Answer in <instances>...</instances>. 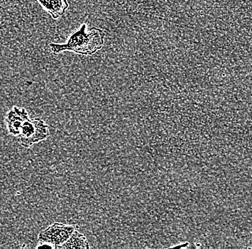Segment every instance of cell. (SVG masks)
Here are the masks:
<instances>
[{"mask_svg": "<svg viewBox=\"0 0 252 249\" xmlns=\"http://www.w3.org/2000/svg\"><path fill=\"white\" fill-rule=\"evenodd\" d=\"M50 136L48 125L39 118L28 119L24 122L18 136V142L21 146L31 148L33 145L45 141Z\"/></svg>", "mask_w": 252, "mask_h": 249, "instance_id": "obj_2", "label": "cell"}, {"mask_svg": "<svg viewBox=\"0 0 252 249\" xmlns=\"http://www.w3.org/2000/svg\"><path fill=\"white\" fill-rule=\"evenodd\" d=\"M29 114L25 108L14 107L6 115L5 121L8 132L17 137L20 134L24 122L29 119Z\"/></svg>", "mask_w": 252, "mask_h": 249, "instance_id": "obj_4", "label": "cell"}, {"mask_svg": "<svg viewBox=\"0 0 252 249\" xmlns=\"http://www.w3.org/2000/svg\"><path fill=\"white\" fill-rule=\"evenodd\" d=\"M75 230H76L75 225L55 223L41 231L38 239L41 242L58 249L68 240Z\"/></svg>", "mask_w": 252, "mask_h": 249, "instance_id": "obj_3", "label": "cell"}, {"mask_svg": "<svg viewBox=\"0 0 252 249\" xmlns=\"http://www.w3.org/2000/svg\"><path fill=\"white\" fill-rule=\"evenodd\" d=\"M54 20L63 16L69 8L67 0H36Z\"/></svg>", "mask_w": 252, "mask_h": 249, "instance_id": "obj_5", "label": "cell"}, {"mask_svg": "<svg viewBox=\"0 0 252 249\" xmlns=\"http://www.w3.org/2000/svg\"><path fill=\"white\" fill-rule=\"evenodd\" d=\"M105 33L100 28H92L88 30L86 23L80 25L69 36L65 42L63 44L50 42V51L58 55L63 52H73L83 56H93L101 50L105 43Z\"/></svg>", "mask_w": 252, "mask_h": 249, "instance_id": "obj_1", "label": "cell"}, {"mask_svg": "<svg viewBox=\"0 0 252 249\" xmlns=\"http://www.w3.org/2000/svg\"><path fill=\"white\" fill-rule=\"evenodd\" d=\"M89 243L83 233L75 230L68 240L58 249H89Z\"/></svg>", "mask_w": 252, "mask_h": 249, "instance_id": "obj_6", "label": "cell"}]
</instances>
